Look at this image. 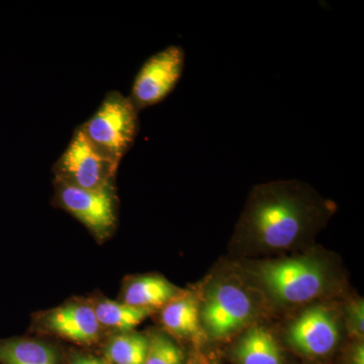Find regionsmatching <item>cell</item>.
<instances>
[{"label":"cell","instance_id":"277c9868","mask_svg":"<svg viewBox=\"0 0 364 364\" xmlns=\"http://www.w3.org/2000/svg\"><path fill=\"white\" fill-rule=\"evenodd\" d=\"M119 163L88 140L78 126L61 156L53 165L55 181L86 191L116 188Z\"/></svg>","mask_w":364,"mask_h":364},{"label":"cell","instance_id":"ba28073f","mask_svg":"<svg viewBox=\"0 0 364 364\" xmlns=\"http://www.w3.org/2000/svg\"><path fill=\"white\" fill-rule=\"evenodd\" d=\"M36 329L67 341L93 346L100 343L105 332L95 317L90 299H74L45 311L37 316Z\"/></svg>","mask_w":364,"mask_h":364},{"label":"cell","instance_id":"4fadbf2b","mask_svg":"<svg viewBox=\"0 0 364 364\" xmlns=\"http://www.w3.org/2000/svg\"><path fill=\"white\" fill-rule=\"evenodd\" d=\"M161 322L173 336L196 340L202 337L200 305L191 294H184L163 306Z\"/></svg>","mask_w":364,"mask_h":364},{"label":"cell","instance_id":"d6986e66","mask_svg":"<svg viewBox=\"0 0 364 364\" xmlns=\"http://www.w3.org/2000/svg\"><path fill=\"white\" fill-rule=\"evenodd\" d=\"M67 364H109L104 358L90 352L71 349L65 354Z\"/></svg>","mask_w":364,"mask_h":364},{"label":"cell","instance_id":"6da1fadb","mask_svg":"<svg viewBox=\"0 0 364 364\" xmlns=\"http://www.w3.org/2000/svg\"><path fill=\"white\" fill-rule=\"evenodd\" d=\"M334 210L332 203L298 181L262 184L249 198L238 236L261 250H287L317 231Z\"/></svg>","mask_w":364,"mask_h":364},{"label":"cell","instance_id":"7c38bea8","mask_svg":"<svg viewBox=\"0 0 364 364\" xmlns=\"http://www.w3.org/2000/svg\"><path fill=\"white\" fill-rule=\"evenodd\" d=\"M0 364H67L54 345L30 337L0 339Z\"/></svg>","mask_w":364,"mask_h":364},{"label":"cell","instance_id":"ac0fdd59","mask_svg":"<svg viewBox=\"0 0 364 364\" xmlns=\"http://www.w3.org/2000/svg\"><path fill=\"white\" fill-rule=\"evenodd\" d=\"M339 364H364L363 340H353L345 348L339 359Z\"/></svg>","mask_w":364,"mask_h":364},{"label":"cell","instance_id":"52a82bcc","mask_svg":"<svg viewBox=\"0 0 364 364\" xmlns=\"http://www.w3.org/2000/svg\"><path fill=\"white\" fill-rule=\"evenodd\" d=\"M186 64V53L179 46L151 56L141 67L129 95L136 111L161 102L168 97L181 80Z\"/></svg>","mask_w":364,"mask_h":364},{"label":"cell","instance_id":"5bb4252c","mask_svg":"<svg viewBox=\"0 0 364 364\" xmlns=\"http://www.w3.org/2000/svg\"><path fill=\"white\" fill-rule=\"evenodd\" d=\"M90 301L104 331L112 332V334L133 331L153 313L147 309L136 308L104 296H97Z\"/></svg>","mask_w":364,"mask_h":364},{"label":"cell","instance_id":"2e32d148","mask_svg":"<svg viewBox=\"0 0 364 364\" xmlns=\"http://www.w3.org/2000/svg\"><path fill=\"white\" fill-rule=\"evenodd\" d=\"M147 355L144 364H186L183 349L165 333L154 332L148 335Z\"/></svg>","mask_w":364,"mask_h":364},{"label":"cell","instance_id":"3957f363","mask_svg":"<svg viewBox=\"0 0 364 364\" xmlns=\"http://www.w3.org/2000/svg\"><path fill=\"white\" fill-rule=\"evenodd\" d=\"M80 128L98 150L119 163L133 147L138 136L139 112L129 97L119 91H111L95 114L80 124Z\"/></svg>","mask_w":364,"mask_h":364},{"label":"cell","instance_id":"5b68a950","mask_svg":"<svg viewBox=\"0 0 364 364\" xmlns=\"http://www.w3.org/2000/svg\"><path fill=\"white\" fill-rule=\"evenodd\" d=\"M53 186V205L75 218L98 242L107 240L114 234L119 210L117 186L104 191H86L55 179Z\"/></svg>","mask_w":364,"mask_h":364},{"label":"cell","instance_id":"30bf717a","mask_svg":"<svg viewBox=\"0 0 364 364\" xmlns=\"http://www.w3.org/2000/svg\"><path fill=\"white\" fill-rule=\"evenodd\" d=\"M183 291L159 275H141L124 282L119 301L154 312L183 296Z\"/></svg>","mask_w":364,"mask_h":364},{"label":"cell","instance_id":"ffe728a7","mask_svg":"<svg viewBox=\"0 0 364 364\" xmlns=\"http://www.w3.org/2000/svg\"><path fill=\"white\" fill-rule=\"evenodd\" d=\"M186 364H219V363H218L217 359L212 358V356L205 355V354H196L189 360H186Z\"/></svg>","mask_w":364,"mask_h":364},{"label":"cell","instance_id":"8992f818","mask_svg":"<svg viewBox=\"0 0 364 364\" xmlns=\"http://www.w3.org/2000/svg\"><path fill=\"white\" fill-rule=\"evenodd\" d=\"M200 324L213 339H225L247 326L255 316L250 294L236 282H218L205 293Z\"/></svg>","mask_w":364,"mask_h":364},{"label":"cell","instance_id":"7a4b0ae2","mask_svg":"<svg viewBox=\"0 0 364 364\" xmlns=\"http://www.w3.org/2000/svg\"><path fill=\"white\" fill-rule=\"evenodd\" d=\"M250 274L268 296L286 306L321 298L334 280L328 263L315 255L262 261L251 267Z\"/></svg>","mask_w":364,"mask_h":364},{"label":"cell","instance_id":"9a60e30c","mask_svg":"<svg viewBox=\"0 0 364 364\" xmlns=\"http://www.w3.org/2000/svg\"><path fill=\"white\" fill-rule=\"evenodd\" d=\"M149 338L134 331L112 334L102 345V358L109 364H144Z\"/></svg>","mask_w":364,"mask_h":364},{"label":"cell","instance_id":"8fae6325","mask_svg":"<svg viewBox=\"0 0 364 364\" xmlns=\"http://www.w3.org/2000/svg\"><path fill=\"white\" fill-rule=\"evenodd\" d=\"M231 358L235 364H287L274 336L261 326L250 328L237 340Z\"/></svg>","mask_w":364,"mask_h":364},{"label":"cell","instance_id":"e0dca14e","mask_svg":"<svg viewBox=\"0 0 364 364\" xmlns=\"http://www.w3.org/2000/svg\"><path fill=\"white\" fill-rule=\"evenodd\" d=\"M345 320L349 334L353 340H363L364 335V304L359 299L351 301L345 310Z\"/></svg>","mask_w":364,"mask_h":364},{"label":"cell","instance_id":"9c48e42d","mask_svg":"<svg viewBox=\"0 0 364 364\" xmlns=\"http://www.w3.org/2000/svg\"><path fill=\"white\" fill-rule=\"evenodd\" d=\"M287 339L299 355L310 360H322L331 356L338 347V322L326 306H311L289 327Z\"/></svg>","mask_w":364,"mask_h":364}]
</instances>
